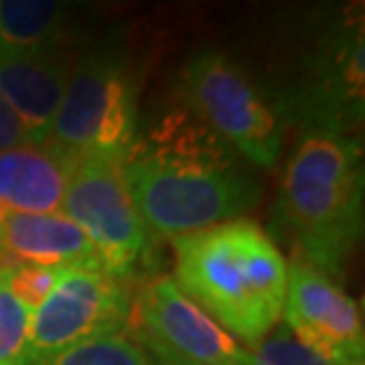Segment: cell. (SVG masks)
I'll list each match as a JSON object with an SVG mask.
<instances>
[{"label":"cell","instance_id":"1","mask_svg":"<svg viewBox=\"0 0 365 365\" xmlns=\"http://www.w3.org/2000/svg\"><path fill=\"white\" fill-rule=\"evenodd\" d=\"M197 123H166L150 143H133L121 164L133 207L152 237L173 240L235 221L261 197L235 152Z\"/></svg>","mask_w":365,"mask_h":365},{"label":"cell","instance_id":"2","mask_svg":"<svg viewBox=\"0 0 365 365\" xmlns=\"http://www.w3.org/2000/svg\"><path fill=\"white\" fill-rule=\"evenodd\" d=\"M171 242L173 282L225 332L254 346L277 327L287 294V261L259 223L235 218Z\"/></svg>","mask_w":365,"mask_h":365},{"label":"cell","instance_id":"3","mask_svg":"<svg viewBox=\"0 0 365 365\" xmlns=\"http://www.w3.org/2000/svg\"><path fill=\"white\" fill-rule=\"evenodd\" d=\"M280 216L299 257L339 273L363 232V155L346 133L311 130L282 173Z\"/></svg>","mask_w":365,"mask_h":365},{"label":"cell","instance_id":"4","mask_svg":"<svg viewBox=\"0 0 365 365\" xmlns=\"http://www.w3.org/2000/svg\"><path fill=\"white\" fill-rule=\"evenodd\" d=\"M138 105L128 64L116 53H88L71 67L50 143L69 157L126 159L135 143Z\"/></svg>","mask_w":365,"mask_h":365},{"label":"cell","instance_id":"5","mask_svg":"<svg viewBox=\"0 0 365 365\" xmlns=\"http://www.w3.org/2000/svg\"><path fill=\"white\" fill-rule=\"evenodd\" d=\"M182 91L197 121L232 152L261 169H275L282 150V123L250 76L214 48L185 64Z\"/></svg>","mask_w":365,"mask_h":365},{"label":"cell","instance_id":"6","mask_svg":"<svg viewBox=\"0 0 365 365\" xmlns=\"http://www.w3.org/2000/svg\"><path fill=\"white\" fill-rule=\"evenodd\" d=\"M121 164L107 157L76 159L62 214L88 235L102 268L126 280L148 259L152 235L133 207Z\"/></svg>","mask_w":365,"mask_h":365},{"label":"cell","instance_id":"7","mask_svg":"<svg viewBox=\"0 0 365 365\" xmlns=\"http://www.w3.org/2000/svg\"><path fill=\"white\" fill-rule=\"evenodd\" d=\"M130 325L123 280L100 268H67L46 302L31 311L26 363L83 339L121 334Z\"/></svg>","mask_w":365,"mask_h":365},{"label":"cell","instance_id":"8","mask_svg":"<svg viewBox=\"0 0 365 365\" xmlns=\"http://www.w3.org/2000/svg\"><path fill=\"white\" fill-rule=\"evenodd\" d=\"M130 325L150 351L197 365H247V349L190 302L173 277L157 275L143 284L130 304Z\"/></svg>","mask_w":365,"mask_h":365},{"label":"cell","instance_id":"9","mask_svg":"<svg viewBox=\"0 0 365 365\" xmlns=\"http://www.w3.org/2000/svg\"><path fill=\"white\" fill-rule=\"evenodd\" d=\"M282 316L306 349L332 363L365 359L361 306L316 266L297 259L287 266Z\"/></svg>","mask_w":365,"mask_h":365},{"label":"cell","instance_id":"10","mask_svg":"<svg viewBox=\"0 0 365 365\" xmlns=\"http://www.w3.org/2000/svg\"><path fill=\"white\" fill-rule=\"evenodd\" d=\"M69 74V60L53 46L0 55V98L17 114L29 145L50 143Z\"/></svg>","mask_w":365,"mask_h":365},{"label":"cell","instance_id":"11","mask_svg":"<svg viewBox=\"0 0 365 365\" xmlns=\"http://www.w3.org/2000/svg\"><path fill=\"white\" fill-rule=\"evenodd\" d=\"M3 268L17 264L102 268L100 254L78 225L57 214H14L10 211L0 232Z\"/></svg>","mask_w":365,"mask_h":365},{"label":"cell","instance_id":"12","mask_svg":"<svg viewBox=\"0 0 365 365\" xmlns=\"http://www.w3.org/2000/svg\"><path fill=\"white\" fill-rule=\"evenodd\" d=\"M74 162L53 143L0 152V204L14 214H57Z\"/></svg>","mask_w":365,"mask_h":365},{"label":"cell","instance_id":"13","mask_svg":"<svg viewBox=\"0 0 365 365\" xmlns=\"http://www.w3.org/2000/svg\"><path fill=\"white\" fill-rule=\"evenodd\" d=\"M67 19V7L53 0H0V41L5 50L53 46Z\"/></svg>","mask_w":365,"mask_h":365},{"label":"cell","instance_id":"14","mask_svg":"<svg viewBox=\"0 0 365 365\" xmlns=\"http://www.w3.org/2000/svg\"><path fill=\"white\" fill-rule=\"evenodd\" d=\"M26 365H155L140 344L126 334H105V337L83 339L57 354L29 361Z\"/></svg>","mask_w":365,"mask_h":365},{"label":"cell","instance_id":"15","mask_svg":"<svg viewBox=\"0 0 365 365\" xmlns=\"http://www.w3.org/2000/svg\"><path fill=\"white\" fill-rule=\"evenodd\" d=\"M29 323L31 309L12 294L0 268V365H26Z\"/></svg>","mask_w":365,"mask_h":365},{"label":"cell","instance_id":"16","mask_svg":"<svg viewBox=\"0 0 365 365\" xmlns=\"http://www.w3.org/2000/svg\"><path fill=\"white\" fill-rule=\"evenodd\" d=\"M247 365H337L306 349L287 325L273 327L264 339L247 349Z\"/></svg>","mask_w":365,"mask_h":365},{"label":"cell","instance_id":"17","mask_svg":"<svg viewBox=\"0 0 365 365\" xmlns=\"http://www.w3.org/2000/svg\"><path fill=\"white\" fill-rule=\"evenodd\" d=\"M67 268L60 266H36V264H17L7 266V287L21 304H26L29 309H36L46 302V297L55 289V284L60 282L62 273Z\"/></svg>","mask_w":365,"mask_h":365},{"label":"cell","instance_id":"18","mask_svg":"<svg viewBox=\"0 0 365 365\" xmlns=\"http://www.w3.org/2000/svg\"><path fill=\"white\" fill-rule=\"evenodd\" d=\"M21 145H29L24 126L19 123L17 114L7 107V102L0 98V152L21 148Z\"/></svg>","mask_w":365,"mask_h":365},{"label":"cell","instance_id":"19","mask_svg":"<svg viewBox=\"0 0 365 365\" xmlns=\"http://www.w3.org/2000/svg\"><path fill=\"white\" fill-rule=\"evenodd\" d=\"M152 356L159 361V365H197V363H187L182 359H176V356L166 354V351H152Z\"/></svg>","mask_w":365,"mask_h":365},{"label":"cell","instance_id":"20","mask_svg":"<svg viewBox=\"0 0 365 365\" xmlns=\"http://www.w3.org/2000/svg\"><path fill=\"white\" fill-rule=\"evenodd\" d=\"M7 214H10V211H7L3 204H0V232H3V223H5ZM0 268H3V259H0Z\"/></svg>","mask_w":365,"mask_h":365},{"label":"cell","instance_id":"21","mask_svg":"<svg viewBox=\"0 0 365 365\" xmlns=\"http://www.w3.org/2000/svg\"><path fill=\"white\" fill-rule=\"evenodd\" d=\"M339 365H365V363H363V359H359V361H346V363H339Z\"/></svg>","mask_w":365,"mask_h":365},{"label":"cell","instance_id":"22","mask_svg":"<svg viewBox=\"0 0 365 365\" xmlns=\"http://www.w3.org/2000/svg\"><path fill=\"white\" fill-rule=\"evenodd\" d=\"M5 53V48H3V41H0V55H3Z\"/></svg>","mask_w":365,"mask_h":365}]
</instances>
